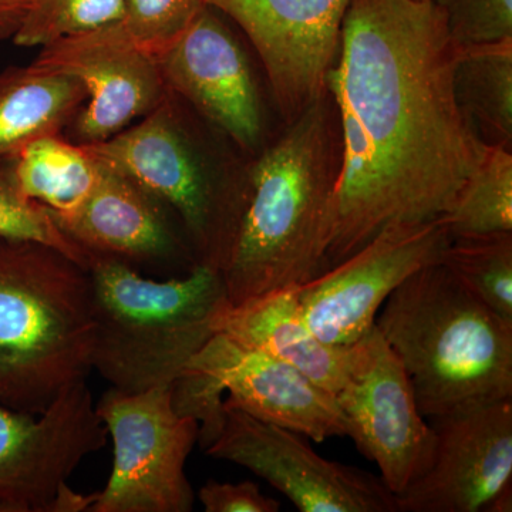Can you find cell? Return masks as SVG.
Masks as SVG:
<instances>
[{"instance_id":"1","label":"cell","mask_w":512,"mask_h":512,"mask_svg":"<svg viewBox=\"0 0 512 512\" xmlns=\"http://www.w3.org/2000/svg\"><path fill=\"white\" fill-rule=\"evenodd\" d=\"M457 47L431 0L350 2L326 83L342 168L325 271L387 225L446 215L476 167L484 143L454 97Z\"/></svg>"},{"instance_id":"2","label":"cell","mask_w":512,"mask_h":512,"mask_svg":"<svg viewBox=\"0 0 512 512\" xmlns=\"http://www.w3.org/2000/svg\"><path fill=\"white\" fill-rule=\"evenodd\" d=\"M340 168L338 110L326 89L242 167L218 266L231 305L325 271Z\"/></svg>"},{"instance_id":"3","label":"cell","mask_w":512,"mask_h":512,"mask_svg":"<svg viewBox=\"0 0 512 512\" xmlns=\"http://www.w3.org/2000/svg\"><path fill=\"white\" fill-rule=\"evenodd\" d=\"M376 326L426 419L512 399L511 326L440 262L407 278L384 302Z\"/></svg>"},{"instance_id":"4","label":"cell","mask_w":512,"mask_h":512,"mask_svg":"<svg viewBox=\"0 0 512 512\" xmlns=\"http://www.w3.org/2000/svg\"><path fill=\"white\" fill-rule=\"evenodd\" d=\"M89 269L59 249L0 238V403L45 412L93 370Z\"/></svg>"},{"instance_id":"5","label":"cell","mask_w":512,"mask_h":512,"mask_svg":"<svg viewBox=\"0 0 512 512\" xmlns=\"http://www.w3.org/2000/svg\"><path fill=\"white\" fill-rule=\"evenodd\" d=\"M93 370L127 393L174 384L208 340L229 305L220 272L197 265L165 281L124 262L90 255Z\"/></svg>"},{"instance_id":"6","label":"cell","mask_w":512,"mask_h":512,"mask_svg":"<svg viewBox=\"0 0 512 512\" xmlns=\"http://www.w3.org/2000/svg\"><path fill=\"white\" fill-rule=\"evenodd\" d=\"M177 215L198 265L218 272L242 167L207 141L168 92L140 124L100 143L83 144Z\"/></svg>"},{"instance_id":"7","label":"cell","mask_w":512,"mask_h":512,"mask_svg":"<svg viewBox=\"0 0 512 512\" xmlns=\"http://www.w3.org/2000/svg\"><path fill=\"white\" fill-rule=\"evenodd\" d=\"M113 440L109 483L90 512H190L194 491L185 467L200 424L177 412L173 384L127 393L111 387L96 403Z\"/></svg>"},{"instance_id":"8","label":"cell","mask_w":512,"mask_h":512,"mask_svg":"<svg viewBox=\"0 0 512 512\" xmlns=\"http://www.w3.org/2000/svg\"><path fill=\"white\" fill-rule=\"evenodd\" d=\"M107 439L87 382L37 416L0 403V512L89 511L94 494L76 493L69 480Z\"/></svg>"},{"instance_id":"9","label":"cell","mask_w":512,"mask_h":512,"mask_svg":"<svg viewBox=\"0 0 512 512\" xmlns=\"http://www.w3.org/2000/svg\"><path fill=\"white\" fill-rule=\"evenodd\" d=\"M451 241L443 218L387 225L355 254L299 285L303 318L326 345H353L375 326L387 298L440 262Z\"/></svg>"},{"instance_id":"10","label":"cell","mask_w":512,"mask_h":512,"mask_svg":"<svg viewBox=\"0 0 512 512\" xmlns=\"http://www.w3.org/2000/svg\"><path fill=\"white\" fill-rule=\"evenodd\" d=\"M205 453L248 468L302 512H397L382 478L326 460L308 437L224 402L220 431Z\"/></svg>"},{"instance_id":"11","label":"cell","mask_w":512,"mask_h":512,"mask_svg":"<svg viewBox=\"0 0 512 512\" xmlns=\"http://www.w3.org/2000/svg\"><path fill=\"white\" fill-rule=\"evenodd\" d=\"M335 397L352 424L350 440L379 467L394 495L430 467L436 431L417 407L409 377L376 323L350 345L348 375Z\"/></svg>"},{"instance_id":"12","label":"cell","mask_w":512,"mask_h":512,"mask_svg":"<svg viewBox=\"0 0 512 512\" xmlns=\"http://www.w3.org/2000/svg\"><path fill=\"white\" fill-rule=\"evenodd\" d=\"M183 376L205 399L221 402L222 393L228 392V403L316 443L330 437L352 439V424L335 394L288 363L221 333L208 340Z\"/></svg>"},{"instance_id":"13","label":"cell","mask_w":512,"mask_h":512,"mask_svg":"<svg viewBox=\"0 0 512 512\" xmlns=\"http://www.w3.org/2000/svg\"><path fill=\"white\" fill-rule=\"evenodd\" d=\"M244 30L286 124L328 87L352 0H205Z\"/></svg>"},{"instance_id":"14","label":"cell","mask_w":512,"mask_h":512,"mask_svg":"<svg viewBox=\"0 0 512 512\" xmlns=\"http://www.w3.org/2000/svg\"><path fill=\"white\" fill-rule=\"evenodd\" d=\"M165 89L244 153L264 147V111L251 64L220 10L207 5L156 59Z\"/></svg>"},{"instance_id":"15","label":"cell","mask_w":512,"mask_h":512,"mask_svg":"<svg viewBox=\"0 0 512 512\" xmlns=\"http://www.w3.org/2000/svg\"><path fill=\"white\" fill-rule=\"evenodd\" d=\"M33 64L70 74L86 87L87 101L69 126L79 144L116 136L168 93L156 59L133 42L121 22L43 46Z\"/></svg>"},{"instance_id":"16","label":"cell","mask_w":512,"mask_h":512,"mask_svg":"<svg viewBox=\"0 0 512 512\" xmlns=\"http://www.w3.org/2000/svg\"><path fill=\"white\" fill-rule=\"evenodd\" d=\"M430 467L402 493L397 512L487 511L512 487V399L433 420Z\"/></svg>"},{"instance_id":"17","label":"cell","mask_w":512,"mask_h":512,"mask_svg":"<svg viewBox=\"0 0 512 512\" xmlns=\"http://www.w3.org/2000/svg\"><path fill=\"white\" fill-rule=\"evenodd\" d=\"M103 165L99 184L82 210L56 224L89 255L131 268L148 266L175 276L197 266L181 222L167 205L126 175ZM175 215V214H174Z\"/></svg>"},{"instance_id":"18","label":"cell","mask_w":512,"mask_h":512,"mask_svg":"<svg viewBox=\"0 0 512 512\" xmlns=\"http://www.w3.org/2000/svg\"><path fill=\"white\" fill-rule=\"evenodd\" d=\"M215 333L288 363L332 394L345 384L350 346L326 345L312 332L303 318L299 285L229 303L215 319Z\"/></svg>"},{"instance_id":"19","label":"cell","mask_w":512,"mask_h":512,"mask_svg":"<svg viewBox=\"0 0 512 512\" xmlns=\"http://www.w3.org/2000/svg\"><path fill=\"white\" fill-rule=\"evenodd\" d=\"M87 101L70 74L30 64L0 73V160L36 138L62 134Z\"/></svg>"},{"instance_id":"20","label":"cell","mask_w":512,"mask_h":512,"mask_svg":"<svg viewBox=\"0 0 512 512\" xmlns=\"http://www.w3.org/2000/svg\"><path fill=\"white\" fill-rule=\"evenodd\" d=\"M20 191L63 221L82 210L99 184L103 165L83 144L62 134L30 141L10 157Z\"/></svg>"},{"instance_id":"21","label":"cell","mask_w":512,"mask_h":512,"mask_svg":"<svg viewBox=\"0 0 512 512\" xmlns=\"http://www.w3.org/2000/svg\"><path fill=\"white\" fill-rule=\"evenodd\" d=\"M453 92L477 137L490 146H512V37L458 46Z\"/></svg>"},{"instance_id":"22","label":"cell","mask_w":512,"mask_h":512,"mask_svg":"<svg viewBox=\"0 0 512 512\" xmlns=\"http://www.w3.org/2000/svg\"><path fill=\"white\" fill-rule=\"evenodd\" d=\"M441 218L451 239L512 232L511 148L484 143L476 167Z\"/></svg>"},{"instance_id":"23","label":"cell","mask_w":512,"mask_h":512,"mask_svg":"<svg viewBox=\"0 0 512 512\" xmlns=\"http://www.w3.org/2000/svg\"><path fill=\"white\" fill-rule=\"evenodd\" d=\"M440 264L512 328V232L453 239Z\"/></svg>"},{"instance_id":"24","label":"cell","mask_w":512,"mask_h":512,"mask_svg":"<svg viewBox=\"0 0 512 512\" xmlns=\"http://www.w3.org/2000/svg\"><path fill=\"white\" fill-rule=\"evenodd\" d=\"M123 18V0H32L12 42L20 47H43Z\"/></svg>"},{"instance_id":"25","label":"cell","mask_w":512,"mask_h":512,"mask_svg":"<svg viewBox=\"0 0 512 512\" xmlns=\"http://www.w3.org/2000/svg\"><path fill=\"white\" fill-rule=\"evenodd\" d=\"M0 238L40 242L89 266L90 255L64 234L43 205L20 191L10 158L0 160Z\"/></svg>"},{"instance_id":"26","label":"cell","mask_w":512,"mask_h":512,"mask_svg":"<svg viewBox=\"0 0 512 512\" xmlns=\"http://www.w3.org/2000/svg\"><path fill=\"white\" fill-rule=\"evenodd\" d=\"M121 20L128 36L157 59L207 8L205 0H123Z\"/></svg>"},{"instance_id":"27","label":"cell","mask_w":512,"mask_h":512,"mask_svg":"<svg viewBox=\"0 0 512 512\" xmlns=\"http://www.w3.org/2000/svg\"><path fill=\"white\" fill-rule=\"evenodd\" d=\"M458 46L512 37V0H431Z\"/></svg>"},{"instance_id":"28","label":"cell","mask_w":512,"mask_h":512,"mask_svg":"<svg viewBox=\"0 0 512 512\" xmlns=\"http://www.w3.org/2000/svg\"><path fill=\"white\" fill-rule=\"evenodd\" d=\"M198 498L207 512H278L281 505L262 494L252 481L218 483L208 480L198 491Z\"/></svg>"},{"instance_id":"29","label":"cell","mask_w":512,"mask_h":512,"mask_svg":"<svg viewBox=\"0 0 512 512\" xmlns=\"http://www.w3.org/2000/svg\"><path fill=\"white\" fill-rule=\"evenodd\" d=\"M32 0H0V40H13L25 22Z\"/></svg>"},{"instance_id":"30","label":"cell","mask_w":512,"mask_h":512,"mask_svg":"<svg viewBox=\"0 0 512 512\" xmlns=\"http://www.w3.org/2000/svg\"><path fill=\"white\" fill-rule=\"evenodd\" d=\"M419 2H426V0H419Z\"/></svg>"}]
</instances>
